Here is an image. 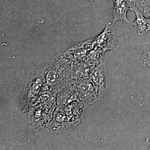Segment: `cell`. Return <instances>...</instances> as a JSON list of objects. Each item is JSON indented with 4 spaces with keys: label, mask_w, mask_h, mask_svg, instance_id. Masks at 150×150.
<instances>
[{
    "label": "cell",
    "mask_w": 150,
    "mask_h": 150,
    "mask_svg": "<svg viewBox=\"0 0 150 150\" xmlns=\"http://www.w3.org/2000/svg\"><path fill=\"white\" fill-rule=\"evenodd\" d=\"M56 95L47 89L36 103L25 112L28 123L34 131L47 129V125L51 121L57 106Z\"/></svg>",
    "instance_id": "cell-1"
},
{
    "label": "cell",
    "mask_w": 150,
    "mask_h": 150,
    "mask_svg": "<svg viewBox=\"0 0 150 150\" xmlns=\"http://www.w3.org/2000/svg\"><path fill=\"white\" fill-rule=\"evenodd\" d=\"M48 66L28 73L20 102L23 112H25L36 103L41 95L47 88L46 76Z\"/></svg>",
    "instance_id": "cell-2"
},
{
    "label": "cell",
    "mask_w": 150,
    "mask_h": 150,
    "mask_svg": "<svg viewBox=\"0 0 150 150\" xmlns=\"http://www.w3.org/2000/svg\"><path fill=\"white\" fill-rule=\"evenodd\" d=\"M74 71L68 62H51L48 66L46 79L47 89L56 95L62 86L72 82Z\"/></svg>",
    "instance_id": "cell-3"
},
{
    "label": "cell",
    "mask_w": 150,
    "mask_h": 150,
    "mask_svg": "<svg viewBox=\"0 0 150 150\" xmlns=\"http://www.w3.org/2000/svg\"><path fill=\"white\" fill-rule=\"evenodd\" d=\"M89 78L95 88L98 100H103L106 99L110 92V81L103 59L92 68Z\"/></svg>",
    "instance_id": "cell-4"
},
{
    "label": "cell",
    "mask_w": 150,
    "mask_h": 150,
    "mask_svg": "<svg viewBox=\"0 0 150 150\" xmlns=\"http://www.w3.org/2000/svg\"><path fill=\"white\" fill-rule=\"evenodd\" d=\"M79 122L76 121L65 112L61 108H56L47 129L52 131H66L75 128Z\"/></svg>",
    "instance_id": "cell-5"
},
{
    "label": "cell",
    "mask_w": 150,
    "mask_h": 150,
    "mask_svg": "<svg viewBox=\"0 0 150 150\" xmlns=\"http://www.w3.org/2000/svg\"><path fill=\"white\" fill-rule=\"evenodd\" d=\"M76 87L78 99L85 105L93 104L98 100L95 88L90 78L74 83Z\"/></svg>",
    "instance_id": "cell-6"
},
{
    "label": "cell",
    "mask_w": 150,
    "mask_h": 150,
    "mask_svg": "<svg viewBox=\"0 0 150 150\" xmlns=\"http://www.w3.org/2000/svg\"><path fill=\"white\" fill-rule=\"evenodd\" d=\"M96 43L100 50L103 52L118 50L119 45L112 23H107L104 30L97 37Z\"/></svg>",
    "instance_id": "cell-7"
},
{
    "label": "cell",
    "mask_w": 150,
    "mask_h": 150,
    "mask_svg": "<svg viewBox=\"0 0 150 150\" xmlns=\"http://www.w3.org/2000/svg\"><path fill=\"white\" fill-rule=\"evenodd\" d=\"M57 106L64 108L74 101L77 100V93L76 85L71 82L62 86L56 95Z\"/></svg>",
    "instance_id": "cell-8"
},
{
    "label": "cell",
    "mask_w": 150,
    "mask_h": 150,
    "mask_svg": "<svg viewBox=\"0 0 150 150\" xmlns=\"http://www.w3.org/2000/svg\"><path fill=\"white\" fill-rule=\"evenodd\" d=\"M114 3V7L112 10L113 21L112 24H114L118 21H122L128 24L130 22L127 18V13L130 10L129 4L127 0H112Z\"/></svg>",
    "instance_id": "cell-9"
},
{
    "label": "cell",
    "mask_w": 150,
    "mask_h": 150,
    "mask_svg": "<svg viewBox=\"0 0 150 150\" xmlns=\"http://www.w3.org/2000/svg\"><path fill=\"white\" fill-rule=\"evenodd\" d=\"M131 10L135 13L136 16V20L131 23V25L134 26L138 35L143 36L150 32V18H146L144 14L137 9H131Z\"/></svg>",
    "instance_id": "cell-10"
},
{
    "label": "cell",
    "mask_w": 150,
    "mask_h": 150,
    "mask_svg": "<svg viewBox=\"0 0 150 150\" xmlns=\"http://www.w3.org/2000/svg\"><path fill=\"white\" fill-rule=\"evenodd\" d=\"M130 10L136 8L144 14L150 13V0H127Z\"/></svg>",
    "instance_id": "cell-11"
},
{
    "label": "cell",
    "mask_w": 150,
    "mask_h": 150,
    "mask_svg": "<svg viewBox=\"0 0 150 150\" xmlns=\"http://www.w3.org/2000/svg\"><path fill=\"white\" fill-rule=\"evenodd\" d=\"M140 63L143 67L150 68V46L145 48Z\"/></svg>",
    "instance_id": "cell-12"
},
{
    "label": "cell",
    "mask_w": 150,
    "mask_h": 150,
    "mask_svg": "<svg viewBox=\"0 0 150 150\" xmlns=\"http://www.w3.org/2000/svg\"><path fill=\"white\" fill-rule=\"evenodd\" d=\"M146 142L147 144L149 145V149L150 150V138L147 139Z\"/></svg>",
    "instance_id": "cell-13"
},
{
    "label": "cell",
    "mask_w": 150,
    "mask_h": 150,
    "mask_svg": "<svg viewBox=\"0 0 150 150\" xmlns=\"http://www.w3.org/2000/svg\"><path fill=\"white\" fill-rule=\"evenodd\" d=\"M146 15L150 18V13L147 14H146Z\"/></svg>",
    "instance_id": "cell-14"
},
{
    "label": "cell",
    "mask_w": 150,
    "mask_h": 150,
    "mask_svg": "<svg viewBox=\"0 0 150 150\" xmlns=\"http://www.w3.org/2000/svg\"><path fill=\"white\" fill-rule=\"evenodd\" d=\"M86 1H93V0H86Z\"/></svg>",
    "instance_id": "cell-15"
}]
</instances>
